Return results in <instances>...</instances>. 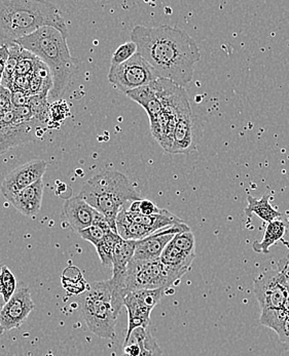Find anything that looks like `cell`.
I'll return each instance as SVG.
<instances>
[{
  "mask_svg": "<svg viewBox=\"0 0 289 356\" xmlns=\"http://www.w3.org/2000/svg\"><path fill=\"white\" fill-rule=\"evenodd\" d=\"M131 42L154 69L159 79L182 86L193 81L201 51L195 40L182 30L168 25H138L131 32Z\"/></svg>",
  "mask_w": 289,
  "mask_h": 356,
  "instance_id": "6da1fadb",
  "label": "cell"
},
{
  "mask_svg": "<svg viewBox=\"0 0 289 356\" xmlns=\"http://www.w3.org/2000/svg\"><path fill=\"white\" fill-rule=\"evenodd\" d=\"M49 26L67 36L59 8L44 0H0V47L14 44L40 28Z\"/></svg>",
  "mask_w": 289,
  "mask_h": 356,
  "instance_id": "7a4b0ae2",
  "label": "cell"
},
{
  "mask_svg": "<svg viewBox=\"0 0 289 356\" xmlns=\"http://www.w3.org/2000/svg\"><path fill=\"white\" fill-rule=\"evenodd\" d=\"M16 43L49 67L54 83L49 94V103L62 99L77 71V61L69 51L67 36L56 28L45 26Z\"/></svg>",
  "mask_w": 289,
  "mask_h": 356,
  "instance_id": "3957f363",
  "label": "cell"
},
{
  "mask_svg": "<svg viewBox=\"0 0 289 356\" xmlns=\"http://www.w3.org/2000/svg\"><path fill=\"white\" fill-rule=\"evenodd\" d=\"M79 195L99 213H103L114 232L116 218L127 202L142 200L132 183L124 174L116 170H103L91 178L81 187Z\"/></svg>",
  "mask_w": 289,
  "mask_h": 356,
  "instance_id": "277c9868",
  "label": "cell"
},
{
  "mask_svg": "<svg viewBox=\"0 0 289 356\" xmlns=\"http://www.w3.org/2000/svg\"><path fill=\"white\" fill-rule=\"evenodd\" d=\"M124 301L118 299L109 280L93 282L81 296V310L88 329L102 339H114Z\"/></svg>",
  "mask_w": 289,
  "mask_h": 356,
  "instance_id": "5b68a950",
  "label": "cell"
},
{
  "mask_svg": "<svg viewBox=\"0 0 289 356\" xmlns=\"http://www.w3.org/2000/svg\"><path fill=\"white\" fill-rule=\"evenodd\" d=\"M118 280L126 295L135 291L169 289L178 278L170 273L159 259L153 261L132 260L124 274L111 276Z\"/></svg>",
  "mask_w": 289,
  "mask_h": 356,
  "instance_id": "8992f818",
  "label": "cell"
},
{
  "mask_svg": "<svg viewBox=\"0 0 289 356\" xmlns=\"http://www.w3.org/2000/svg\"><path fill=\"white\" fill-rule=\"evenodd\" d=\"M254 293L262 312L283 309L289 302V258L281 259L254 280Z\"/></svg>",
  "mask_w": 289,
  "mask_h": 356,
  "instance_id": "52a82bcc",
  "label": "cell"
},
{
  "mask_svg": "<svg viewBox=\"0 0 289 356\" xmlns=\"http://www.w3.org/2000/svg\"><path fill=\"white\" fill-rule=\"evenodd\" d=\"M47 127L36 120H24L14 110L6 112L0 118V155L15 147L36 141L42 137Z\"/></svg>",
  "mask_w": 289,
  "mask_h": 356,
  "instance_id": "ba28073f",
  "label": "cell"
},
{
  "mask_svg": "<svg viewBox=\"0 0 289 356\" xmlns=\"http://www.w3.org/2000/svg\"><path fill=\"white\" fill-rule=\"evenodd\" d=\"M157 79L159 77L153 67L138 53L129 61L118 66H111L109 73V83L125 94L148 86Z\"/></svg>",
  "mask_w": 289,
  "mask_h": 356,
  "instance_id": "9c48e42d",
  "label": "cell"
},
{
  "mask_svg": "<svg viewBox=\"0 0 289 356\" xmlns=\"http://www.w3.org/2000/svg\"><path fill=\"white\" fill-rule=\"evenodd\" d=\"M165 289L142 290L129 293L124 300V306L128 312V329L124 344L128 342L136 329L148 330L150 323V314L165 295Z\"/></svg>",
  "mask_w": 289,
  "mask_h": 356,
  "instance_id": "30bf717a",
  "label": "cell"
},
{
  "mask_svg": "<svg viewBox=\"0 0 289 356\" xmlns=\"http://www.w3.org/2000/svg\"><path fill=\"white\" fill-rule=\"evenodd\" d=\"M36 309L29 286L17 289L10 301L4 303L0 310V325L4 332L12 331L22 327L28 316Z\"/></svg>",
  "mask_w": 289,
  "mask_h": 356,
  "instance_id": "8fae6325",
  "label": "cell"
},
{
  "mask_svg": "<svg viewBox=\"0 0 289 356\" xmlns=\"http://www.w3.org/2000/svg\"><path fill=\"white\" fill-rule=\"evenodd\" d=\"M47 167L45 161H31L15 168L2 181L0 186L2 195L10 202L18 192L42 180Z\"/></svg>",
  "mask_w": 289,
  "mask_h": 356,
  "instance_id": "7c38bea8",
  "label": "cell"
},
{
  "mask_svg": "<svg viewBox=\"0 0 289 356\" xmlns=\"http://www.w3.org/2000/svg\"><path fill=\"white\" fill-rule=\"evenodd\" d=\"M150 84L163 106L164 112L178 118L193 113L189 97L182 86L164 79H157Z\"/></svg>",
  "mask_w": 289,
  "mask_h": 356,
  "instance_id": "4fadbf2b",
  "label": "cell"
},
{
  "mask_svg": "<svg viewBox=\"0 0 289 356\" xmlns=\"http://www.w3.org/2000/svg\"><path fill=\"white\" fill-rule=\"evenodd\" d=\"M191 231V228L183 222L170 227L157 231L154 234L136 241L135 254L133 260L153 261L161 258L166 247L178 233Z\"/></svg>",
  "mask_w": 289,
  "mask_h": 356,
  "instance_id": "5bb4252c",
  "label": "cell"
},
{
  "mask_svg": "<svg viewBox=\"0 0 289 356\" xmlns=\"http://www.w3.org/2000/svg\"><path fill=\"white\" fill-rule=\"evenodd\" d=\"M63 211L67 223L75 232L79 233L92 226L95 209H93L81 196L67 198Z\"/></svg>",
  "mask_w": 289,
  "mask_h": 356,
  "instance_id": "9a60e30c",
  "label": "cell"
},
{
  "mask_svg": "<svg viewBox=\"0 0 289 356\" xmlns=\"http://www.w3.org/2000/svg\"><path fill=\"white\" fill-rule=\"evenodd\" d=\"M197 127L193 113L178 118L175 131H174L173 144L169 153L172 154H187L195 149L197 142Z\"/></svg>",
  "mask_w": 289,
  "mask_h": 356,
  "instance_id": "2e32d148",
  "label": "cell"
},
{
  "mask_svg": "<svg viewBox=\"0 0 289 356\" xmlns=\"http://www.w3.org/2000/svg\"><path fill=\"white\" fill-rule=\"evenodd\" d=\"M42 196H44V181L42 179L31 186L18 192L10 202L22 215L33 218L38 215L42 208Z\"/></svg>",
  "mask_w": 289,
  "mask_h": 356,
  "instance_id": "e0dca14e",
  "label": "cell"
},
{
  "mask_svg": "<svg viewBox=\"0 0 289 356\" xmlns=\"http://www.w3.org/2000/svg\"><path fill=\"white\" fill-rule=\"evenodd\" d=\"M196 259V254H189L180 251L174 245L172 241L166 247L165 251L162 254L161 262L165 265L167 270L173 274L178 280H180L185 274L191 270L192 265Z\"/></svg>",
  "mask_w": 289,
  "mask_h": 356,
  "instance_id": "ac0fdd59",
  "label": "cell"
},
{
  "mask_svg": "<svg viewBox=\"0 0 289 356\" xmlns=\"http://www.w3.org/2000/svg\"><path fill=\"white\" fill-rule=\"evenodd\" d=\"M126 213L129 219L132 220L135 223L140 224L152 231L153 233H156L157 231L164 229V228L170 227V226L176 225V224L183 223V220L179 219L178 216L172 213L171 211L164 210L156 215H140V213H133L126 208Z\"/></svg>",
  "mask_w": 289,
  "mask_h": 356,
  "instance_id": "d6986e66",
  "label": "cell"
},
{
  "mask_svg": "<svg viewBox=\"0 0 289 356\" xmlns=\"http://www.w3.org/2000/svg\"><path fill=\"white\" fill-rule=\"evenodd\" d=\"M126 95L134 102L138 103L144 108L150 120H154L163 112V106L157 99L156 92L150 83L130 90Z\"/></svg>",
  "mask_w": 289,
  "mask_h": 356,
  "instance_id": "ffe728a7",
  "label": "cell"
},
{
  "mask_svg": "<svg viewBox=\"0 0 289 356\" xmlns=\"http://www.w3.org/2000/svg\"><path fill=\"white\" fill-rule=\"evenodd\" d=\"M116 231H118V234L126 241H141V239L154 234L148 228L129 219L126 213V207L120 210L118 218H116Z\"/></svg>",
  "mask_w": 289,
  "mask_h": 356,
  "instance_id": "44dd1931",
  "label": "cell"
},
{
  "mask_svg": "<svg viewBox=\"0 0 289 356\" xmlns=\"http://www.w3.org/2000/svg\"><path fill=\"white\" fill-rule=\"evenodd\" d=\"M54 83L51 71L49 67L44 62H36V68L30 75V86L28 96H36V95L47 94L53 90Z\"/></svg>",
  "mask_w": 289,
  "mask_h": 356,
  "instance_id": "7402d4cb",
  "label": "cell"
},
{
  "mask_svg": "<svg viewBox=\"0 0 289 356\" xmlns=\"http://www.w3.org/2000/svg\"><path fill=\"white\" fill-rule=\"evenodd\" d=\"M136 241H126L120 237L116 243L112 261V276L122 275L127 270V267L133 260L135 254Z\"/></svg>",
  "mask_w": 289,
  "mask_h": 356,
  "instance_id": "603a6c76",
  "label": "cell"
},
{
  "mask_svg": "<svg viewBox=\"0 0 289 356\" xmlns=\"http://www.w3.org/2000/svg\"><path fill=\"white\" fill-rule=\"evenodd\" d=\"M270 197L271 196L269 194H265L260 200L253 197L252 195H248V206L244 210L246 215L251 216L252 213H254L263 221L267 222V224L281 218L282 213L272 207Z\"/></svg>",
  "mask_w": 289,
  "mask_h": 356,
  "instance_id": "cb8c5ba5",
  "label": "cell"
},
{
  "mask_svg": "<svg viewBox=\"0 0 289 356\" xmlns=\"http://www.w3.org/2000/svg\"><path fill=\"white\" fill-rule=\"evenodd\" d=\"M286 233V225L281 220H276L267 224L266 230H265L264 236L260 241H256L252 245V249L258 254H267L270 252V248L282 241Z\"/></svg>",
  "mask_w": 289,
  "mask_h": 356,
  "instance_id": "d4e9b609",
  "label": "cell"
},
{
  "mask_svg": "<svg viewBox=\"0 0 289 356\" xmlns=\"http://www.w3.org/2000/svg\"><path fill=\"white\" fill-rule=\"evenodd\" d=\"M62 284L70 295H83L89 289V284L84 280L83 274L77 267H68L62 275Z\"/></svg>",
  "mask_w": 289,
  "mask_h": 356,
  "instance_id": "484cf974",
  "label": "cell"
},
{
  "mask_svg": "<svg viewBox=\"0 0 289 356\" xmlns=\"http://www.w3.org/2000/svg\"><path fill=\"white\" fill-rule=\"evenodd\" d=\"M30 110L32 116L36 122L44 126H49V114H51V104H49V95L42 94L30 96Z\"/></svg>",
  "mask_w": 289,
  "mask_h": 356,
  "instance_id": "4316f807",
  "label": "cell"
},
{
  "mask_svg": "<svg viewBox=\"0 0 289 356\" xmlns=\"http://www.w3.org/2000/svg\"><path fill=\"white\" fill-rule=\"evenodd\" d=\"M120 236L116 232L109 230L105 234L104 238L96 247L97 254L100 258L101 264L104 268L112 269V261H114V252L116 243L120 241Z\"/></svg>",
  "mask_w": 289,
  "mask_h": 356,
  "instance_id": "83f0119b",
  "label": "cell"
},
{
  "mask_svg": "<svg viewBox=\"0 0 289 356\" xmlns=\"http://www.w3.org/2000/svg\"><path fill=\"white\" fill-rule=\"evenodd\" d=\"M8 49H10V55H8L3 76H2L1 86L12 92L13 83H14L15 76H16L17 67H18L19 59H20L23 49L20 45L14 43V44L8 45Z\"/></svg>",
  "mask_w": 289,
  "mask_h": 356,
  "instance_id": "f1b7e54d",
  "label": "cell"
},
{
  "mask_svg": "<svg viewBox=\"0 0 289 356\" xmlns=\"http://www.w3.org/2000/svg\"><path fill=\"white\" fill-rule=\"evenodd\" d=\"M17 288L18 284H17L16 276L8 266L3 265L0 273V296L4 303L10 301V298L16 293Z\"/></svg>",
  "mask_w": 289,
  "mask_h": 356,
  "instance_id": "f546056e",
  "label": "cell"
},
{
  "mask_svg": "<svg viewBox=\"0 0 289 356\" xmlns=\"http://www.w3.org/2000/svg\"><path fill=\"white\" fill-rule=\"evenodd\" d=\"M148 330L139 327L133 332L128 342L124 344L123 356H140L141 355L142 345H143Z\"/></svg>",
  "mask_w": 289,
  "mask_h": 356,
  "instance_id": "4dcf8cb0",
  "label": "cell"
},
{
  "mask_svg": "<svg viewBox=\"0 0 289 356\" xmlns=\"http://www.w3.org/2000/svg\"><path fill=\"white\" fill-rule=\"evenodd\" d=\"M172 243L180 251L189 254H196V239L195 235L192 231H185L175 235Z\"/></svg>",
  "mask_w": 289,
  "mask_h": 356,
  "instance_id": "1f68e13d",
  "label": "cell"
},
{
  "mask_svg": "<svg viewBox=\"0 0 289 356\" xmlns=\"http://www.w3.org/2000/svg\"><path fill=\"white\" fill-rule=\"evenodd\" d=\"M137 54V45L133 42L124 43L118 47L111 58V66H118V65L129 61L134 55Z\"/></svg>",
  "mask_w": 289,
  "mask_h": 356,
  "instance_id": "d6a6232c",
  "label": "cell"
},
{
  "mask_svg": "<svg viewBox=\"0 0 289 356\" xmlns=\"http://www.w3.org/2000/svg\"><path fill=\"white\" fill-rule=\"evenodd\" d=\"M38 58L30 51L23 49L17 67L16 75H30L36 68Z\"/></svg>",
  "mask_w": 289,
  "mask_h": 356,
  "instance_id": "836d02e7",
  "label": "cell"
},
{
  "mask_svg": "<svg viewBox=\"0 0 289 356\" xmlns=\"http://www.w3.org/2000/svg\"><path fill=\"white\" fill-rule=\"evenodd\" d=\"M129 211L133 213H140V215H156L162 211V209L157 208L156 204L148 200H140L137 202H131Z\"/></svg>",
  "mask_w": 289,
  "mask_h": 356,
  "instance_id": "e575fe53",
  "label": "cell"
},
{
  "mask_svg": "<svg viewBox=\"0 0 289 356\" xmlns=\"http://www.w3.org/2000/svg\"><path fill=\"white\" fill-rule=\"evenodd\" d=\"M109 231L102 229V228L98 227V226L92 225L90 226V227L81 231L79 234L81 238L89 241V243H92V245L96 248L97 245L102 241V239L104 238L105 234H107Z\"/></svg>",
  "mask_w": 289,
  "mask_h": 356,
  "instance_id": "d590c367",
  "label": "cell"
},
{
  "mask_svg": "<svg viewBox=\"0 0 289 356\" xmlns=\"http://www.w3.org/2000/svg\"><path fill=\"white\" fill-rule=\"evenodd\" d=\"M140 356H163L162 349L157 345V341L152 336L150 332H146V338H144L143 345H142V351Z\"/></svg>",
  "mask_w": 289,
  "mask_h": 356,
  "instance_id": "8d00e7d4",
  "label": "cell"
},
{
  "mask_svg": "<svg viewBox=\"0 0 289 356\" xmlns=\"http://www.w3.org/2000/svg\"><path fill=\"white\" fill-rule=\"evenodd\" d=\"M10 110H13L12 92L3 86H0V118Z\"/></svg>",
  "mask_w": 289,
  "mask_h": 356,
  "instance_id": "74e56055",
  "label": "cell"
},
{
  "mask_svg": "<svg viewBox=\"0 0 289 356\" xmlns=\"http://www.w3.org/2000/svg\"><path fill=\"white\" fill-rule=\"evenodd\" d=\"M30 75H16L14 83H13L12 92L16 90V92H22L28 95L30 86Z\"/></svg>",
  "mask_w": 289,
  "mask_h": 356,
  "instance_id": "f35d334b",
  "label": "cell"
},
{
  "mask_svg": "<svg viewBox=\"0 0 289 356\" xmlns=\"http://www.w3.org/2000/svg\"><path fill=\"white\" fill-rule=\"evenodd\" d=\"M276 334L279 337L280 341L284 346H289V302L286 305V319H284L283 323H282L279 330L276 332Z\"/></svg>",
  "mask_w": 289,
  "mask_h": 356,
  "instance_id": "ab89813d",
  "label": "cell"
},
{
  "mask_svg": "<svg viewBox=\"0 0 289 356\" xmlns=\"http://www.w3.org/2000/svg\"><path fill=\"white\" fill-rule=\"evenodd\" d=\"M29 98L27 94L22 92H12L13 108L25 107L29 104Z\"/></svg>",
  "mask_w": 289,
  "mask_h": 356,
  "instance_id": "60d3db41",
  "label": "cell"
},
{
  "mask_svg": "<svg viewBox=\"0 0 289 356\" xmlns=\"http://www.w3.org/2000/svg\"><path fill=\"white\" fill-rule=\"evenodd\" d=\"M92 225L98 226V227L102 228V229L109 231L111 230V226H109V221H107V217L103 213H99L98 211L95 210L94 217H93Z\"/></svg>",
  "mask_w": 289,
  "mask_h": 356,
  "instance_id": "b9f144b4",
  "label": "cell"
},
{
  "mask_svg": "<svg viewBox=\"0 0 289 356\" xmlns=\"http://www.w3.org/2000/svg\"><path fill=\"white\" fill-rule=\"evenodd\" d=\"M10 49L6 45L0 47V86H1L2 76H3L4 69H6V62H8Z\"/></svg>",
  "mask_w": 289,
  "mask_h": 356,
  "instance_id": "7bdbcfd3",
  "label": "cell"
},
{
  "mask_svg": "<svg viewBox=\"0 0 289 356\" xmlns=\"http://www.w3.org/2000/svg\"><path fill=\"white\" fill-rule=\"evenodd\" d=\"M2 266L3 265L0 264V273H1ZM2 306L3 305H1V296H0V310H1Z\"/></svg>",
  "mask_w": 289,
  "mask_h": 356,
  "instance_id": "ee69618b",
  "label": "cell"
},
{
  "mask_svg": "<svg viewBox=\"0 0 289 356\" xmlns=\"http://www.w3.org/2000/svg\"><path fill=\"white\" fill-rule=\"evenodd\" d=\"M4 330L2 329L1 325H0V338H1L2 335H3Z\"/></svg>",
  "mask_w": 289,
  "mask_h": 356,
  "instance_id": "f6af8a7d",
  "label": "cell"
},
{
  "mask_svg": "<svg viewBox=\"0 0 289 356\" xmlns=\"http://www.w3.org/2000/svg\"><path fill=\"white\" fill-rule=\"evenodd\" d=\"M16 356H19V355H16ZM29 356H31V355H29Z\"/></svg>",
  "mask_w": 289,
  "mask_h": 356,
  "instance_id": "bcb514c9",
  "label": "cell"
}]
</instances>
